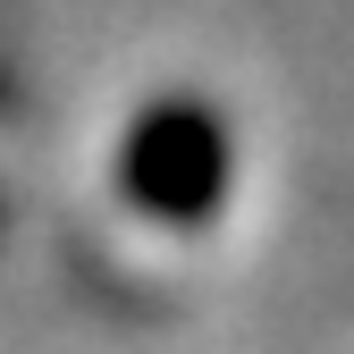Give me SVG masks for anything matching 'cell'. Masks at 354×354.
Instances as JSON below:
<instances>
[{
    "label": "cell",
    "instance_id": "6da1fadb",
    "mask_svg": "<svg viewBox=\"0 0 354 354\" xmlns=\"http://www.w3.org/2000/svg\"><path fill=\"white\" fill-rule=\"evenodd\" d=\"M228 169H236L228 118L203 93H160L118 144V194L160 228H203L228 203Z\"/></svg>",
    "mask_w": 354,
    "mask_h": 354
}]
</instances>
